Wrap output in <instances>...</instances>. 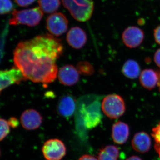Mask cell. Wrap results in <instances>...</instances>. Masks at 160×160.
Masks as SVG:
<instances>
[{
    "instance_id": "6da1fadb",
    "label": "cell",
    "mask_w": 160,
    "mask_h": 160,
    "mask_svg": "<svg viewBox=\"0 0 160 160\" xmlns=\"http://www.w3.org/2000/svg\"><path fill=\"white\" fill-rule=\"evenodd\" d=\"M63 52L60 40L51 35H42L19 43L14 50L13 61L26 79L48 84L56 78L58 72L56 61Z\"/></svg>"
},
{
    "instance_id": "7a4b0ae2",
    "label": "cell",
    "mask_w": 160,
    "mask_h": 160,
    "mask_svg": "<svg viewBox=\"0 0 160 160\" xmlns=\"http://www.w3.org/2000/svg\"><path fill=\"white\" fill-rule=\"evenodd\" d=\"M64 7L72 17L80 22H85L91 18L94 3L92 0H62Z\"/></svg>"
},
{
    "instance_id": "3957f363",
    "label": "cell",
    "mask_w": 160,
    "mask_h": 160,
    "mask_svg": "<svg viewBox=\"0 0 160 160\" xmlns=\"http://www.w3.org/2000/svg\"><path fill=\"white\" fill-rule=\"evenodd\" d=\"M43 16V12L40 7L20 11L14 10L9 23L13 26L23 25L33 27L39 24Z\"/></svg>"
},
{
    "instance_id": "277c9868",
    "label": "cell",
    "mask_w": 160,
    "mask_h": 160,
    "mask_svg": "<svg viewBox=\"0 0 160 160\" xmlns=\"http://www.w3.org/2000/svg\"><path fill=\"white\" fill-rule=\"evenodd\" d=\"M101 106L104 114L110 119L120 118L126 110L124 100L122 97L117 94L108 95L104 98Z\"/></svg>"
},
{
    "instance_id": "5b68a950",
    "label": "cell",
    "mask_w": 160,
    "mask_h": 160,
    "mask_svg": "<svg viewBox=\"0 0 160 160\" xmlns=\"http://www.w3.org/2000/svg\"><path fill=\"white\" fill-rule=\"evenodd\" d=\"M83 125L86 128H95L102 122V115L101 111V104L95 101L87 106L83 105L80 110Z\"/></svg>"
},
{
    "instance_id": "8992f818",
    "label": "cell",
    "mask_w": 160,
    "mask_h": 160,
    "mask_svg": "<svg viewBox=\"0 0 160 160\" xmlns=\"http://www.w3.org/2000/svg\"><path fill=\"white\" fill-rule=\"evenodd\" d=\"M42 151L46 160H61L66 154V148L62 141L52 139L44 143Z\"/></svg>"
},
{
    "instance_id": "52a82bcc",
    "label": "cell",
    "mask_w": 160,
    "mask_h": 160,
    "mask_svg": "<svg viewBox=\"0 0 160 160\" xmlns=\"http://www.w3.org/2000/svg\"><path fill=\"white\" fill-rule=\"evenodd\" d=\"M46 28L52 35L58 37L67 31L68 21L66 16L61 12H55L46 20Z\"/></svg>"
},
{
    "instance_id": "ba28073f",
    "label": "cell",
    "mask_w": 160,
    "mask_h": 160,
    "mask_svg": "<svg viewBox=\"0 0 160 160\" xmlns=\"http://www.w3.org/2000/svg\"><path fill=\"white\" fill-rule=\"evenodd\" d=\"M125 46L129 48H136L143 42L145 38L144 32L139 27L129 26L125 29L122 36Z\"/></svg>"
},
{
    "instance_id": "9c48e42d",
    "label": "cell",
    "mask_w": 160,
    "mask_h": 160,
    "mask_svg": "<svg viewBox=\"0 0 160 160\" xmlns=\"http://www.w3.org/2000/svg\"><path fill=\"white\" fill-rule=\"evenodd\" d=\"M20 122L24 129L29 130H35L42 125V117L37 110L27 109L22 113Z\"/></svg>"
},
{
    "instance_id": "30bf717a",
    "label": "cell",
    "mask_w": 160,
    "mask_h": 160,
    "mask_svg": "<svg viewBox=\"0 0 160 160\" xmlns=\"http://www.w3.org/2000/svg\"><path fill=\"white\" fill-rule=\"evenodd\" d=\"M79 75L76 68L70 65L63 66L58 73L60 83L67 86H73L76 84L79 80Z\"/></svg>"
},
{
    "instance_id": "8fae6325",
    "label": "cell",
    "mask_w": 160,
    "mask_h": 160,
    "mask_svg": "<svg viewBox=\"0 0 160 160\" xmlns=\"http://www.w3.org/2000/svg\"><path fill=\"white\" fill-rule=\"evenodd\" d=\"M66 40L72 47L80 49L86 44L87 35L85 32L80 27H72L67 33Z\"/></svg>"
},
{
    "instance_id": "7c38bea8",
    "label": "cell",
    "mask_w": 160,
    "mask_h": 160,
    "mask_svg": "<svg viewBox=\"0 0 160 160\" xmlns=\"http://www.w3.org/2000/svg\"><path fill=\"white\" fill-rule=\"evenodd\" d=\"M132 146L135 151L141 153L149 151L151 146V140L149 135L144 132H138L132 141Z\"/></svg>"
},
{
    "instance_id": "4fadbf2b",
    "label": "cell",
    "mask_w": 160,
    "mask_h": 160,
    "mask_svg": "<svg viewBox=\"0 0 160 160\" xmlns=\"http://www.w3.org/2000/svg\"><path fill=\"white\" fill-rule=\"evenodd\" d=\"M129 135V127L126 123L119 121L113 124L112 137L115 142L120 145L124 144L128 140Z\"/></svg>"
},
{
    "instance_id": "5bb4252c",
    "label": "cell",
    "mask_w": 160,
    "mask_h": 160,
    "mask_svg": "<svg viewBox=\"0 0 160 160\" xmlns=\"http://www.w3.org/2000/svg\"><path fill=\"white\" fill-rule=\"evenodd\" d=\"M158 73L151 69H144L139 76L140 84L145 89H154L158 82Z\"/></svg>"
},
{
    "instance_id": "9a60e30c",
    "label": "cell",
    "mask_w": 160,
    "mask_h": 160,
    "mask_svg": "<svg viewBox=\"0 0 160 160\" xmlns=\"http://www.w3.org/2000/svg\"><path fill=\"white\" fill-rule=\"evenodd\" d=\"M58 109L59 113L62 116L70 117L75 111V100L71 96H63L59 102Z\"/></svg>"
},
{
    "instance_id": "2e32d148",
    "label": "cell",
    "mask_w": 160,
    "mask_h": 160,
    "mask_svg": "<svg viewBox=\"0 0 160 160\" xmlns=\"http://www.w3.org/2000/svg\"><path fill=\"white\" fill-rule=\"evenodd\" d=\"M125 76L130 79H135L139 76L141 68L138 63L133 60H128L124 63L122 69Z\"/></svg>"
},
{
    "instance_id": "e0dca14e",
    "label": "cell",
    "mask_w": 160,
    "mask_h": 160,
    "mask_svg": "<svg viewBox=\"0 0 160 160\" xmlns=\"http://www.w3.org/2000/svg\"><path fill=\"white\" fill-rule=\"evenodd\" d=\"M119 155L118 148L114 146H106L99 152L98 160H118Z\"/></svg>"
},
{
    "instance_id": "ac0fdd59",
    "label": "cell",
    "mask_w": 160,
    "mask_h": 160,
    "mask_svg": "<svg viewBox=\"0 0 160 160\" xmlns=\"http://www.w3.org/2000/svg\"><path fill=\"white\" fill-rule=\"evenodd\" d=\"M38 2L40 9L45 13H53L60 6V0H38Z\"/></svg>"
},
{
    "instance_id": "d6986e66",
    "label": "cell",
    "mask_w": 160,
    "mask_h": 160,
    "mask_svg": "<svg viewBox=\"0 0 160 160\" xmlns=\"http://www.w3.org/2000/svg\"><path fill=\"white\" fill-rule=\"evenodd\" d=\"M76 69L80 74L83 75H92L94 72L93 66L89 62L86 61L79 62L77 65Z\"/></svg>"
},
{
    "instance_id": "ffe728a7",
    "label": "cell",
    "mask_w": 160,
    "mask_h": 160,
    "mask_svg": "<svg viewBox=\"0 0 160 160\" xmlns=\"http://www.w3.org/2000/svg\"><path fill=\"white\" fill-rule=\"evenodd\" d=\"M152 136L154 140V149L160 158V122L152 129Z\"/></svg>"
},
{
    "instance_id": "44dd1931",
    "label": "cell",
    "mask_w": 160,
    "mask_h": 160,
    "mask_svg": "<svg viewBox=\"0 0 160 160\" xmlns=\"http://www.w3.org/2000/svg\"><path fill=\"white\" fill-rule=\"evenodd\" d=\"M13 10L11 0H0V15L8 14Z\"/></svg>"
},
{
    "instance_id": "7402d4cb",
    "label": "cell",
    "mask_w": 160,
    "mask_h": 160,
    "mask_svg": "<svg viewBox=\"0 0 160 160\" xmlns=\"http://www.w3.org/2000/svg\"><path fill=\"white\" fill-rule=\"evenodd\" d=\"M10 132V126L8 121L0 118V141H2Z\"/></svg>"
},
{
    "instance_id": "603a6c76",
    "label": "cell",
    "mask_w": 160,
    "mask_h": 160,
    "mask_svg": "<svg viewBox=\"0 0 160 160\" xmlns=\"http://www.w3.org/2000/svg\"><path fill=\"white\" fill-rule=\"evenodd\" d=\"M35 0H15V2L19 6L22 7H26L31 5Z\"/></svg>"
},
{
    "instance_id": "cb8c5ba5",
    "label": "cell",
    "mask_w": 160,
    "mask_h": 160,
    "mask_svg": "<svg viewBox=\"0 0 160 160\" xmlns=\"http://www.w3.org/2000/svg\"><path fill=\"white\" fill-rule=\"evenodd\" d=\"M153 36L156 42L160 45V26H158L153 31Z\"/></svg>"
},
{
    "instance_id": "d4e9b609",
    "label": "cell",
    "mask_w": 160,
    "mask_h": 160,
    "mask_svg": "<svg viewBox=\"0 0 160 160\" xmlns=\"http://www.w3.org/2000/svg\"><path fill=\"white\" fill-rule=\"evenodd\" d=\"M8 122L10 127H12V128H16L18 126V121L16 118L14 117L10 118V119L8 120Z\"/></svg>"
},
{
    "instance_id": "484cf974",
    "label": "cell",
    "mask_w": 160,
    "mask_h": 160,
    "mask_svg": "<svg viewBox=\"0 0 160 160\" xmlns=\"http://www.w3.org/2000/svg\"><path fill=\"white\" fill-rule=\"evenodd\" d=\"M154 61L157 66L160 68V48L158 49L155 53Z\"/></svg>"
},
{
    "instance_id": "4316f807",
    "label": "cell",
    "mask_w": 160,
    "mask_h": 160,
    "mask_svg": "<svg viewBox=\"0 0 160 160\" xmlns=\"http://www.w3.org/2000/svg\"><path fill=\"white\" fill-rule=\"evenodd\" d=\"M78 160H98L94 157L92 156L89 155H85L79 159Z\"/></svg>"
},
{
    "instance_id": "83f0119b",
    "label": "cell",
    "mask_w": 160,
    "mask_h": 160,
    "mask_svg": "<svg viewBox=\"0 0 160 160\" xmlns=\"http://www.w3.org/2000/svg\"><path fill=\"white\" fill-rule=\"evenodd\" d=\"M126 160H142V159L136 156H133L130 157L128 158Z\"/></svg>"
},
{
    "instance_id": "f1b7e54d",
    "label": "cell",
    "mask_w": 160,
    "mask_h": 160,
    "mask_svg": "<svg viewBox=\"0 0 160 160\" xmlns=\"http://www.w3.org/2000/svg\"><path fill=\"white\" fill-rule=\"evenodd\" d=\"M158 85L160 91V72H158Z\"/></svg>"
},
{
    "instance_id": "f546056e",
    "label": "cell",
    "mask_w": 160,
    "mask_h": 160,
    "mask_svg": "<svg viewBox=\"0 0 160 160\" xmlns=\"http://www.w3.org/2000/svg\"><path fill=\"white\" fill-rule=\"evenodd\" d=\"M3 90L2 87V84H1V82H0V93H1V91Z\"/></svg>"
},
{
    "instance_id": "4dcf8cb0",
    "label": "cell",
    "mask_w": 160,
    "mask_h": 160,
    "mask_svg": "<svg viewBox=\"0 0 160 160\" xmlns=\"http://www.w3.org/2000/svg\"><path fill=\"white\" fill-rule=\"evenodd\" d=\"M0 156H1V150H0Z\"/></svg>"
}]
</instances>
